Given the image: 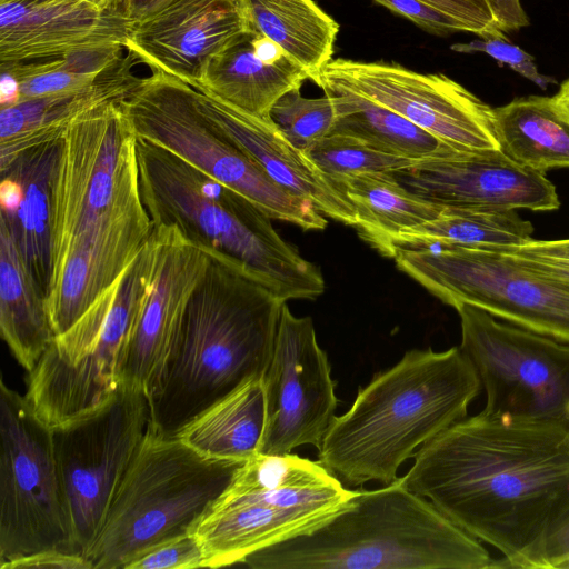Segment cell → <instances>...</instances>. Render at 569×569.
Returning <instances> with one entry per match:
<instances>
[{
	"mask_svg": "<svg viewBox=\"0 0 569 569\" xmlns=\"http://www.w3.org/2000/svg\"><path fill=\"white\" fill-rule=\"evenodd\" d=\"M249 32L241 0H170L131 26L124 49L153 71L191 84L209 58Z\"/></svg>",
	"mask_w": 569,
	"mask_h": 569,
	"instance_id": "obj_19",
	"label": "cell"
},
{
	"mask_svg": "<svg viewBox=\"0 0 569 569\" xmlns=\"http://www.w3.org/2000/svg\"><path fill=\"white\" fill-rule=\"evenodd\" d=\"M153 264L126 347L121 383L149 401L160 391L188 303L210 263L211 252L173 224L153 226Z\"/></svg>",
	"mask_w": 569,
	"mask_h": 569,
	"instance_id": "obj_17",
	"label": "cell"
},
{
	"mask_svg": "<svg viewBox=\"0 0 569 569\" xmlns=\"http://www.w3.org/2000/svg\"><path fill=\"white\" fill-rule=\"evenodd\" d=\"M482 542L398 478L353 490L343 507L300 536L249 555L252 569H488Z\"/></svg>",
	"mask_w": 569,
	"mask_h": 569,
	"instance_id": "obj_4",
	"label": "cell"
},
{
	"mask_svg": "<svg viewBox=\"0 0 569 569\" xmlns=\"http://www.w3.org/2000/svg\"><path fill=\"white\" fill-rule=\"evenodd\" d=\"M252 47L259 59L269 64H279L292 60L283 49L271 39L252 32Z\"/></svg>",
	"mask_w": 569,
	"mask_h": 569,
	"instance_id": "obj_45",
	"label": "cell"
},
{
	"mask_svg": "<svg viewBox=\"0 0 569 569\" xmlns=\"http://www.w3.org/2000/svg\"><path fill=\"white\" fill-rule=\"evenodd\" d=\"M411 193L442 207L552 211L560 200L545 174L500 150L453 151L391 172Z\"/></svg>",
	"mask_w": 569,
	"mask_h": 569,
	"instance_id": "obj_18",
	"label": "cell"
},
{
	"mask_svg": "<svg viewBox=\"0 0 569 569\" xmlns=\"http://www.w3.org/2000/svg\"><path fill=\"white\" fill-rule=\"evenodd\" d=\"M263 381L266 426L258 453L286 455L305 445L319 449L336 417V383L312 319L296 317L286 302Z\"/></svg>",
	"mask_w": 569,
	"mask_h": 569,
	"instance_id": "obj_16",
	"label": "cell"
},
{
	"mask_svg": "<svg viewBox=\"0 0 569 569\" xmlns=\"http://www.w3.org/2000/svg\"><path fill=\"white\" fill-rule=\"evenodd\" d=\"M149 426L147 396L121 385L99 409L51 429L66 509L82 556L98 537Z\"/></svg>",
	"mask_w": 569,
	"mask_h": 569,
	"instance_id": "obj_13",
	"label": "cell"
},
{
	"mask_svg": "<svg viewBox=\"0 0 569 569\" xmlns=\"http://www.w3.org/2000/svg\"><path fill=\"white\" fill-rule=\"evenodd\" d=\"M352 492L318 461L292 453L254 455L193 532L204 568L240 565L256 551L310 531Z\"/></svg>",
	"mask_w": 569,
	"mask_h": 569,
	"instance_id": "obj_7",
	"label": "cell"
},
{
	"mask_svg": "<svg viewBox=\"0 0 569 569\" xmlns=\"http://www.w3.org/2000/svg\"><path fill=\"white\" fill-rule=\"evenodd\" d=\"M387 257L453 308L475 306L520 328L569 342V287L486 248L392 247Z\"/></svg>",
	"mask_w": 569,
	"mask_h": 569,
	"instance_id": "obj_11",
	"label": "cell"
},
{
	"mask_svg": "<svg viewBox=\"0 0 569 569\" xmlns=\"http://www.w3.org/2000/svg\"><path fill=\"white\" fill-rule=\"evenodd\" d=\"M138 62L128 52L88 87L1 107L0 168L33 146L60 139L86 111L122 100L140 79L132 71Z\"/></svg>",
	"mask_w": 569,
	"mask_h": 569,
	"instance_id": "obj_24",
	"label": "cell"
},
{
	"mask_svg": "<svg viewBox=\"0 0 569 569\" xmlns=\"http://www.w3.org/2000/svg\"><path fill=\"white\" fill-rule=\"evenodd\" d=\"M250 32L262 34L312 80L332 60L338 22L313 0H241Z\"/></svg>",
	"mask_w": 569,
	"mask_h": 569,
	"instance_id": "obj_28",
	"label": "cell"
},
{
	"mask_svg": "<svg viewBox=\"0 0 569 569\" xmlns=\"http://www.w3.org/2000/svg\"><path fill=\"white\" fill-rule=\"evenodd\" d=\"M0 436V567L42 551L79 553L52 430L34 413L26 396L7 386L3 378Z\"/></svg>",
	"mask_w": 569,
	"mask_h": 569,
	"instance_id": "obj_12",
	"label": "cell"
},
{
	"mask_svg": "<svg viewBox=\"0 0 569 569\" xmlns=\"http://www.w3.org/2000/svg\"><path fill=\"white\" fill-rule=\"evenodd\" d=\"M306 154L335 182L343 177L371 172H393L416 160L377 150L352 137L329 134L311 146Z\"/></svg>",
	"mask_w": 569,
	"mask_h": 569,
	"instance_id": "obj_34",
	"label": "cell"
},
{
	"mask_svg": "<svg viewBox=\"0 0 569 569\" xmlns=\"http://www.w3.org/2000/svg\"><path fill=\"white\" fill-rule=\"evenodd\" d=\"M11 1V0H10ZM106 11H122L127 0H81Z\"/></svg>",
	"mask_w": 569,
	"mask_h": 569,
	"instance_id": "obj_48",
	"label": "cell"
},
{
	"mask_svg": "<svg viewBox=\"0 0 569 569\" xmlns=\"http://www.w3.org/2000/svg\"><path fill=\"white\" fill-rule=\"evenodd\" d=\"M152 229L144 208L64 256L52 271L46 299L56 336L69 329L118 282L150 238Z\"/></svg>",
	"mask_w": 569,
	"mask_h": 569,
	"instance_id": "obj_22",
	"label": "cell"
},
{
	"mask_svg": "<svg viewBox=\"0 0 569 569\" xmlns=\"http://www.w3.org/2000/svg\"><path fill=\"white\" fill-rule=\"evenodd\" d=\"M336 97L338 119L330 134L358 139L386 153L421 160L447 156L456 149L402 116L360 96L325 91Z\"/></svg>",
	"mask_w": 569,
	"mask_h": 569,
	"instance_id": "obj_32",
	"label": "cell"
},
{
	"mask_svg": "<svg viewBox=\"0 0 569 569\" xmlns=\"http://www.w3.org/2000/svg\"><path fill=\"white\" fill-rule=\"evenodd\" d=\"M0 332L30 372L54 338L44 295L29 272L8 228L0 222Z\"/></svg>",
	"mask_w": 569,
	"mask_h": 569,
	"instance_id": "obj_27",
	"label": "cell"
},
{
	"mask_svg": "<svg viewBox=\"0 0 569 569\" xmlns=\"http://www.w3.org/2000/svg\"><path fill=\"white\" fill-rule=\"evenodd\" d=\"M252 32L212 56L190 86L249 114L271 119V109L286 93L300 89L307 72L293 60L269 64L257 57Z\"/></svg>",
	"mask_w": 569,
	"mask_h": 569,
	"instance_id": "obj_25",
	"label": "cell"
},
{
	"mask_svg": "<svg viewBox=\"0 0 569 569\" xmlns=\"http://www.w3.org/2000/svg\"><path fill=\"white\" fill-rule=\"evenodd\" d=\"M1 569H92L89 560L79 553L50 550L33 553L0 567Z\"/></svg>",
	"mask_w": 569,
	"mask_h": 569,
	"instance_id": "obj_42",
	"label": "cell"
},
{
	"mask_svg": "<svg viewBox=\"0 0 569 569\" xmlns=\"http://www.w3.org/2000/svg\"><path fill=\"white\" fill-rule=\"evenodd\" d=\"M6 1H10V0H0V2H6Z\"/></svg>",
	"mask_w": 569,
	"mask_h": 569,
	"instance_id": "obj_49",
	"label": "cell"
},
{
	"mask_svg": "<svg viewBox=\"0 0 569 569\" xmlns=\"http://www.w3.org/2000/svg\"><path fill=\"white\" fill-rule=\"evenodd\" d=\"M337 182L357 211L359 234L377 250L399 231L433 220L443 208L411 193L391 172L349 176Z\"/></svg>",
	"mask_w": 569,
	"mask_h": 569,
	"instance_id": "obj_31",
	"label": "cell"
},
{
	"mask_svg": "<svg viewBox=\"0 0 569 569\" xmlns=\"http://www.w3.org/2000/svg\"><path fill=\"white\" fill-rule=\"evenodd\" d=\"M498 19L508 34L509 32L529 26V19L519 0H492Z\"/></svg>",
	"mask_w": 569,
	"mask_h": 569,
	"instance_id": "obj_43",
	"label": "cell"
},
{
	"mask_svg": "<svg viewBox=\"0 0 569 569\" xmlns=\"http://www.w3.org/2000/svg\"><path fill=\"white\" fill-rule=\"evenodd\" d=\"M170 0H127L123 13L132 23H138L162 9Z\"/></svg>",
	"mask_w": 569,
	"mask_h": 569,
	"instance_id": "obj_46",
	"label": "cell"
},
{
	"mask_svg": "<svg viewBox=\"0 0 569 569\" xmlns=\"http://www.w3.org/2000/svg\"><path fill=\"white\" fill-rule=\"evenodd\" d=\"M511 257V256H510ZM531 270L569 287V264L551 260L515 258Z\"/></svg>",
	"mask_w": 569,
	"mask_h": 569,
	"instance_id": "obj_44",
	"label": "cell"
},
{
	"mask_svg": "<svg viewBox=\"0 0 569 569\" xmlns=\"http://www.w3.org/2000/svg\"><path fill=\"white\" fill-rule=\"evenodd\" d=\"M496 252L520 259L551 260L569 264V239L555 241L531 240L519 246H487Z\"/></svg>",
	"mask_w": 569,
	"mask_h": 569,
	"instance_id": "obj_41",
	"label": "cell"
},
{
	"mask_svg": "<svg viewBox=\"0 0 569 569\" xmlns=\"http://www.w3.org/2000/svg\"><path fill=\"white\" fill-rule=\"evenodd\" d=\"M481 389L460 347L409 350L376 373L348 411L335 417L318 462L345 486L389 485L420 447L467 417Z\"/></svg>",
	"mask_w": 569,
	"mask_h": 569,
	"instance_id": "obj_2",
	"label": "cell"
},
{
	"mask_svg": "<svg viewBox=\"0 0 569 569\" xmlns=\"http://www.w3.org/2000/svg\"><path fill=\"white\" fill-rule=\"evenodd\" d=\"M266 426L263 377L247 379L176 435L198 453L246 462L259 452Z\"/></svg>",
	"mask_w": 569,
	"mask_h": 569,
	"instance_id": "obj_26",
	"label": "cell"
},
{
	"mask_svg": "<svg viewBox=\"0 0 569 569\" xmlns=\"http://www.w3.org/2000/svg\"><path fill=\"white\" fill-rule=\"evenodd\" d=\"M460 348L486 393V410L569 427V342L503 323L471 305L455 307Z\"/></svg>",
	"mask_w": 569,
	"mask_h": 569,
	"instance_id": "obj_14",
	"label": "cell"
},
{
	"mask_svg": "<svg viewBox=\"0 0 569 569\" xmlns=\"http://www.w3.org/2000/svg\"><path fill=\"white\" fill-rule=\"evenodd\" d=\"M500 151L516 164L545 174L569 168V121L551 97L516 98L495 108Z\"/></svg>",
	"mask_w": 569,
	"mask_h": 569,
	"instance_id": "obj_29",
	"label": "cell"
},
{
	"mask_svg": "<svg viewBox=\"0 0 569 569\" xmlns=\"http://www.w3.org/2000/svg\"><path fill=\"white\" fill-rule=\"evenodd\" d=\"M450 49L460 53H486L542 89L557 82L555 78L539 72L533 56L506 39L480 38L470 42L455 43Z\"/></svg>",
	"mask_w": 569,
	"mask_h": 569,
	"instance_id": "obj_37",
	"label": "cell"
},
{
	"mask_svg": "<svg viewBox=\"0 0 569 569\" xmlns=\"http://www.w3.org/2000/svg\"><path fill=\"white\" fill-rule=\"evenodd\" d=\"M536 569H569V506L550 525L529 562Z\"/></svg>",
	"mask_w": 569,
	"mask_h": 569,
	"instance_id": "obj_40",
	"label": "cell"
},
{
	"mask_svg": "<svg viewBox=\"0 0 569 569\" xmlns=\"http://www.w3.org/2000/svg\"><path fill=\"white\" fill-rule=\"evenodd\" d=\"M196 97L204 114L273 181L325 217L357 227V211L343 188L296 148L272 119L249 114L197 89Z\"/></svg>",
	"mask_w": 569,
	"mask_h": 569,
	"instance_id": "obj_21",
	"label": "cell"
},
{
	"mask_svg": "<svg viewBox=\"0 0 569 569\" xmlns=\"http://www.w3.org/2000/svg\"><path fill=\"white\" fill-rule=\"evenodd\" d=\"M413 459L400 483L500 551L493 568H529L569 506V427L558 422L483 409L429 440Z\"/></svg>",
	"mask_w": 569,
	"mask_h": 569,
	"instance_id": "obj_1",
	"label": "cell"
},
{
	"mask_svg": "<svg viewBox=\"0 0 569 569\" xmlns=\"http://www.w3.org/2000/svg\"><path fill=\"white\" fill-rule=\"evenodd\" d=\"M122 49L101 47L57 58L0 63L1 107L88 87L122 58Z\"/></svg>",
	"mask_w": 569,
	"mask_h": 569,
	"instance_id": "obj_33",
	"label": "cell"
},
{
	"mask_svg": "<svg viewBox=\"0 0 569 569\" xmlns=\"http://www.w3.org/2000/svg\"><path fill=\"white\" fill-rule=\"evenodd\" d=\"M142 206L137 136L119 101L86 111L60 140L51 199V273L74 246Z\"/></svg>",
	"mask_w": 569,
	"mask_h": 569,
	"instance_id": "obj_9",
	"label": "cell"
},
{
	"mask_svg": "<svg viewBox=\"0 0 569 569\" xmlns=\"http://www.w3.org/2000/svg\"><path fill=\"white\" fill-rule=\"evenodd\" d=\"M242 463L207 458L149 429L86 553L92 569H124L147 550L193 533Z\"/></svg>",
	"mask_w": 569,
	"mask_h": 569,
	"instance_id": "obj_6",
	"label": "cell"
},
{
	"mask_svg": "<svg viewBox=\"0 0 569 569\" xmlns=\"http://www.w3.org/2000/svg\"><path fill=\"white\" fill-rule=\"evenodd\" d=\"M436 36L468 32L456 18L421 0H373Z\"/></svg>",
	"mask_w": 569,
	"mask_h": 569,
	"instance_id": "obj_39",
	"label": "cell"
},
{
	"mask_svg": "<svg viewBox=\"0 0 569 569\" xmlns=\"http://www.w3.org/2000/svg\"><path fill=\"white\" fill-rule=\"evenodd\" d=\"M551 99L559 113L569 121V77L561 83L560 89Z\"/></svg>",
	"mask_w": 569,
	"mask_h": 569,
	"instance_id": "obj_47",
	"label": "cell"
},
{
	"mask_svg": "<svg viewBox=\"0 0 569 569\" xmlns=\"http://www.w3.org/2000/svg\"><path fill=\"white\" fill-rule=\"evenodd\" d=\"M152 264L150 236L118 282L54 336L28 372L24 396L51 429L93 412L118 392L127 342Z\"/></svg>",
	"mask_w": 569,
	"mask_h": 569,
	"instance_id": "obj_8",
	"label": "cell"
},
{
	"mask_svg": "<svg viewBox=\"0 0 569 569\" xmlns=\"http://www.w3.org/2000/svg\"><path fill=\"white\" fill-rule=\"evenodd\" d=\"M204 568V556L194 533L162 542L139 555L124 569H196Z\"/></svg>",
	"mask_w": 569,
	"mask_h": 569,
	"instance_id": "obj_36",
	"label": "cell"
},
{
	"mask_svg": "<svg viewBox=\"0 0 569 569\" xmlns=\"http://www.w3.org/2000/svg\"><path fill=\"white\" fill-rule=\"evenodd\" d=\"M311 81L323 92H351L387 108L456 150H500L495 108L443 73L338 58Z\"/></svg>",
	"mask_w": 569,
	"mask_h": 569,
	"instance_id": "obj_15",
	"label": "cell"
},
{
	"mask_svg": "<svg viewBox=\"0 0 569 569\" xmlns=\"http://www.w3.org/2000/svg\"><path fill=\"white\" fill-rule=\"evenodd\" d=\"M270 116L284 137L306 152L330 134L338 119L337 99L329 93L320 98H306L297 89L281 97Z\"/></svg>",
	"mask_w": 569,
	"mask_h": 569,
	"instance_id": "obj_35",
	"label": "cell"
},
{
	"mask_svg": "<svg viewBox=\"0 0 569 569\" xmlns=\"http://www.w3.org/2000/svg\"><path fill=\"white\" fill-rule=\"evenodd\" d=\"M132 23L122 11L81 0L0 2V63L49 59L101 47H121Z\"/></svg>",
	"mask_w": 569,
	"mask_h": 569,
	"instance_id": "obj_20",
	"label": "cell"
},
{
	"mask_svg": "<svg viewBox=\"0 0 569 569\" xmlns=\"http://www.w3.org/2000/svg\"><path fill=\"white\" fill-rule=\"evenodd\" d=\"M138 139L152 142L237 191L267 212L303 230H323L327 220L310 202L273 181L200 109L196 89L153 71L119 101Z\"/></svg>",
	"mask_w": 569,
	"mask_h": 569,
	"instance_id": "obj_10",
	"label": "cell"
},
{
	"mask_svg": "<svg viewBox=\"0 0 569 569\" xmlns=\"http://www.w3.org/2000/svg\"><path fill=\"white\" fill-rule=\"evenodd\" d=\"M456 18L468 32L482 39H506L492 0H421Z\"/></svg>",
	"mask_w": 569,
	"mask_h": 569,
	"instance_id": "obj_38",
	"label": "cell"
},
{
	"mask_svg": "<svg viewBox=\"0 0 569 569\" xmlns=\"http://www.w3.org/2000/svg\"><path fill=\"white\" fill-rule=\"evenodd\" d=\"M140 193L152 226L173 224L192 242L226 257L281 300L325 291L317 266L284 241L271 217L174 153L137 138Z\"/></svg>",
	"mask_w": 569,
	"mask_h": 569,
	"instance_id": "obj_5",
	"label": "cell"
},
{
	"mask_svg": "<svg viewBox=\"0 0 569 569\" xmlns=\"http://www.w3.org/2000/svg\"><path fill=\"white\" fill-rule=\"evenodd\" d=\"M532 233L531 222L521 219L516 210L443 207L433 220L388 238L379 251L387 256L395 246H519L531 241Z\"/></svg>",
	"mask_w": 569,
	"mask_h": 569,
	"instance_id": "obj_30",
	"label": "cell"
},
{
	"mask_svg": "<svg viewBox=\"0 0 569 569\" xmlns=\"http://www.w3.org/2000/svg\"><path fill=\"white\" fill-rule=\"evenodd\" d=\"M60 139L33 146L0 168V222L47 299L51 280V199Z\"/></svg>",
	"mask_w": 569,
	"mask_h": 569,
	"instance_id": "obj_23",
	"label": "cell"
},
{
	"mask_svg": "<svg viewBox=\"0 0 569 569\" xmlns=\"http://www.w3.org/2000/svg\"><path fill=\"white\" fill-rule=\"evenodd\" d=\"M286 301L240 266L211 253L183 318L149 429L176 435L252 377H264Z\"/></svg>",
	"mask_w": 569,
	"mask_h": 569,
	"instance_id": "obj_3",
	"label": "cell"
}]
</instances>
